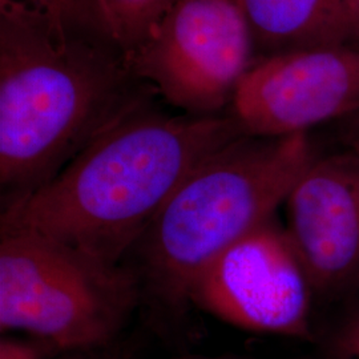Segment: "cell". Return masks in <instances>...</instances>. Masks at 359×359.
Instances as JSON below:
<instances>
[{"mask_svg": "<svg viewBox=\"0 0 359 359\" xmlns=\"http://www.w3.org/2000/svg\"><path fill=\"white\" fill-rule=\"evenodd\" d=\"M241 136L231 116L164 115L144 104L48 184L3 206L0 228L40 231L123 264L180 184Z\"/></svg>", "mask_w": 359, "mask_h": 359, "instance_id": "cell-1", "label": "cell"}, {"mask_svg": "<svg viewBox=\"0 0 359 359\" xmlns=\"http://www.w3.org/2000/svg\"><path fill=\"white\" fill-rule=\"evenodd\" d=\"M137 83L108 40H60L0 18L3 206L48 184L104 130L147 104Z\"/></svg>", "mask_w": 359, "mask_h": 359, "instance_id": "cell-2", "label": "cell"}, {"mask_svg": "<svg viewBox=\"0 0 359 359\" xmlns=\"http://www.w3.org/2000/svg\"><path fill=\"white\" fill-rule=\"evenodd\" d=\"M317 154L308 133L241 136L184 180L129 252L154 323L173 326L197 277L231 245L274 217Z\"/></svg>", "mask_w": 359, "mask_h": 359, "instance_id": "cell-3", "label": "cell"}, {"mask_svg": "<svg viewBox=\"0 0 359 359\" xmlns=\"http://www.w3.org/2000/svg\"><path fill=\"white\" fill-rule=\"evenodd\" d=\"M142 287L127 264H109L52 236L0 228V329L65 351L120 339Z\"/></svg>", "mask_w": 359, "mask_h": 359, "instance_id": "cell-4", "label": "cell"}, {"mask_svg": "<svg viewBox=\"0 0 359 359\" xmlns=\"http://www.w3.org/2000/svg\"><path fill=\"white\" fill-rule=\"evenodd\" d=\"M255 46L238 0H176L152 38L124 60L168 103L217 115L256 62Z\"/></svg>", "mask_w": 359, "mask_h": 359, "instance_id": "cell-5", "label": "cell"}, {"mask_svg": "<svg viewBox=\"0 0 359 359\" xmlns=\"http://www.w3.org/2000/svg\"><path fill=\"white\" fill-rule=\"evenodd\" d=\"M313 294L286 228L271 217L197 277L191 304L248 332L311 341Z\"/></svg>", "mask_w": 359, "mask_h": 359, "instance_id": "cell-6", "label": "cell"}, {"mask_svg": "<svg viewBox=\"0 0 359 359\" xmlns=\"http://www.w3.org/2000/svg\"><path fill=\"white\" fill-rule=\"evenodd\" d=\"M231 117L245 136L283 137L359 112V47L335 44L266 55L240 81Z\"/></svg>", "mask_w": 359, "mask_h": 359, "instance_id": "cell-7", "label": "cell"}, {"mask_svg": "<svg viewBox=\"0 0 359 359\" xmlns=\"http://www.w3.org/2000/svg\"><path fill=\"white\" fill-rule=\"evenodd\" d=\"M286 231L316 294L359 289V154L316 157L285 203Z\"/></svg>", "mask_w": 359, "mask_h": 359, "instance_id": "cell-8", "label": "cell"}, {"mask_svg": "<svg viewBox=\"0 0 359 359\" xmlns=\"http://www.w3.org/2000/svg\"><path fill=\"white\" fill-rule=\"evenodd\" d=\"M256 46L269 55L298 48L350 44L359 23L347 0H238Z\"/></svg>", "mask_w": 359, "mask_h": 359, "instance_id": "cell-9", "label": "cell"}, {"mask_svg": "<svg viewBox=\"0 0 359 359\" xmlns=\"http://www.w3.org/2000/svg\"><path fill=\"white\" fill-rule=\"evenodd\" d=\"M0 18L26 23L60 40L111 41L95 0H0Z\"/></svg>", "mask_w": 359, "mask_h": 359, "instance_id": "cell-10", "label": "cell"}, {"mask_svg": "<svg viewBox=\"0 0 359 359\" xmlns=\"http://www.w3.org/2000/svg\"><path fill=\"white\" fill-rule=\"evenodd\" d=\"M104 29L124 59L152 38L172 0H95Z\"/></svg>", "mask_w": 359, "mask_h": 359, "instance_id": "cell-11", "label": "cell"}, {"mask_svg": "<svg viewBox=\"0 0 359 359\" xmlns=\"http://www.w3.org/2000/svg\"><path fill=\"white\" fill-rule=\"evenodd\" d=\"M323 353L325 359H359V302L329 334Z\"/></svg>", "mask_w": 359, "mask_h": 359, "instance_id": "cell-12", "label": "cell"}, {"mask_svg": "<svg viewBox=\"0 0 359 359\" xmlns=\"http://www.w3.org/2000/svg\"><path fill=\"white\" fill-rule=\"evenodd\" d=\"M57 354L59 350L38 338H3L0 342V359H53Z\"/></svg>", "mask_w": 359, "mask_h": 359, "instance_id": "cell-13", "label": "cell"}, {"mask_svg": "<svg viewBox=\"0 0 359 359\" xmlns=\"http://www.w3.org/2000/svg\"><path fill=\"white\" fill-rule=\"evenodd\" d=\"M53 359H136V351L132 344L118 339L109 346L65 351L57 354Z\"/></svg>", "mask_w": 359, "mask_h": 359, "instance_id": "cell-14", "label": "cell"}, {"mask_svg": "<svg viewBox=\"0 0 359 359\" xmlns=\"http://www.w3.org/2000/svg\"><path fill=\"white\" fill-rule=\"evenodd\" d=\"M346 140L350 149L359 154V112L347 118Z\"/></svg>", "mask_w": 359, "mask_h": 359, "instance_id": "cell-15", "label": "cell"}, {"mask_svg": "<svg viewBox=\"0 0 359 359\" xmlns=\"http://www.w3.org/2000/svg\"><path fill=\"white\" fill-rule=\"evenodd\" d=\"M348 3V7L351 10L353 16L355 18V20L359 23V0H347Z\"/></svg>", "mask_w": 359, "mask_h": 359, "instance_id": "cell-16", "label": "cell"}, {"mask_svg": "<svg viewBox=\"0 0 359 359\" xmlns=\"http://www.w3.org/2000/svg\"><path fill=\"white\" fill-rule=\"evenodd\" d=\"M180 359H248L243 357H236V355H221V357H184Z\"/></svg>", "mask_w": 359, "mask_h": 359, "instance_id": "cell-17", "label": "cell"}, {"mask_svg": "<svg viewBox=\"0 0 359 359\" xmlns=\"http://www.w3.org/2000/svg\"><path fill=\"white\" fill-rule=\"evenodd\" d=\"M172 1H173V3H175V1H176V0H172Z\"/></svg>", "mask_w": 359, "mask_h": 359, "instance_id": "cell-18", "label": "cell"}]
</instances>
